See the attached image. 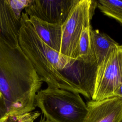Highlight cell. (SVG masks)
<instances>
[{
  "label": "cell",
  "instance_id": "obj_1",
  "mask_svg": "<svg viewBox=\"0 0 122 122\" xmlns=\"http://www.w3.org/2000/svg\"><path fill=\"white\" fill-rule=\"evenodd\" d=\"M42 81L20 47L0 39V92L9 116L33 111Z\"/></svg>",
  "mask_w": 122,
  "mask_h": 122
},
{
  "label": "cell",
  "instance_id": "obj_2",
  "mask_svg": "<svg viewBox=\"0 0 122 122\" xmlns=\"http://www.w3.org/2000/svg\"><path fill=\"white\" fill-rule=\"evenodd\" d=\"M35 106L51 122H84L88 113L80 94L58 88L40 90L35 97Z\"/></svg>",
  "mask_w": 122,
  "mask_h": 122
},
{
  "label": "cell",
  "instance_id": "obj_3",
  "mask_svg": "<svg viewBox=\"0 0 122 122\" xmlns=\"http://www.w3.org/2000/svg\"><path fill=\"white\" fill-rule=\"evenodd\" d=\"M97 7V1L77 0L62 25V41L60 53L77 59L79 40L84 25L91 21Z\"/></svg>",
  "mask_w": 122,
  "mask_h": 122
},
{
  "label": "cell",
  "instance_id": "obj_4",
  "mask_svg": "<svg viewBox=\"0 0 122 122\" xmlns=\"http://www.w3.org/2000/svg\"><path fill=\"white\" fill-rule=\"evenodd\" d=\"M122 84V45L114 48L97 66L92 101L114 97Z\"/></svg>",
  "mask_w": 122,
  "mask_h": 122
},
{
  "label": "cell",
  "instance_id": "obj_5",
  "mask_svg": "<svg viewBox=\"0 0 122 122\" xmlns=\"http://www.w3.org/2000/svg\"><path fill=\"white\" fill-rule=\"evenodd\" d=\"M77 0H31L24 9L29 16L62 26Z\"/></svg>",
  "mask_w": 122,
  "mask_h": 122
},
{
  "label": "cell",
  "instance_id": "obj_6",
  "mask_svg": "<svg viewBox=\"0 0 122 122\" xmlns=\"http://www.w3.org/2000/svg\"><path fill=\"white\" fill-rule=\"evenodd\" d=\"M88 113L84 122H120L122 120V98L114 97L86 103Z\"/></svg>",
  "mask_w": 122,
  "mask_h": 122
},
{
  "label": "cell",
  "instance_id": "obj_7",
  "mask_svg": "<svg viewBox=\"0 0 122 122\" xmlns=\"http://www.w3.org/2000/svg\"><path fill=\"white\" fill-rule=\"evenodd\" d=\"M20 26V20L16 16L8 0H0V39L12 47L19 46Z\"/></svg>",
  "mask_w": 122,
  "mask_h": 122
},
{
  "label": "cell",
  "instance_id": "obj_8",
  "mask_svg": "<svg viewBox=\"0 0 122 122\" xmlns=\"http://www.w3.org/2000/svg\"><path fill=\"white\" fill-rule=\"evenodd\" d=\"M40 39L53 50L60 51L62 41V26L49 23L33 17H29Z\"/></svg>",
  "mask_w": 122,
  "mask_h": 122
},
{
  "label": "cell",
  "instance_id": "obj_9",
  "mask_svg": "<svg viewBox=\"0 0 122 122\" xmlns=\"http://www.w3.org/2000/svg\"><path fill=\"white\" fill-rule=\"evenodd\" d=\"M92 55L98 66L109 53L119 44L107 34L98 30H91Z\"/></svg>",
  "mask_w": 122,
  "mask_h": 122
},
{
  "label": "cell",
  "instance_id": "obj_10",
  "mask_svg": "<svg viewBox=\"0 0 122 122\" xmlns=\"http://www.w3.org/2000/svg\"><path fill=\"white\" fill-rule=\"evenodd\" d=\"M92 29L91 21L87 22L83 27L79 41L77 52L78 58H82L95 60L92 55V49L91 36Z\"/></svg>",
  "mask_w": 122,
  "mask_h": 122
},
{
  "label": "cell",
  "instance_id": "obj_11",
  "mask_svg": "<svg viewBox=\"0 0 122 122\" xmlns=\"http://www.w3.org/2000/svg\"><path fill=\"white\" fill-rule=\"evenodd\" d=\"M97 7L105 15L122 24V0H99L97 1Z\"/></svg>",
  "mask_w": 122,
  "mask_h": 122
},
{
  "label": "cell",
  "instance_id": "obj_12",
  "mask_svg": "<svg viewBox=\"0 0 122 122\" xmlns=\"http://www.w3.org/2000/svg\"><path fill=\"white\" fill-rule=\"evenodd\" d=\"M40 115L38 111H32L18 116L8 115L3 122H34Z\"/></svg>",
  "mask_w": 122,
  "mask_h": 122
},
{
  "label": "cell",
  "instance_id": "obj_13",
  "mask_svg": "<svg viewBox=\"0 0 122 122\" xmlns=\"http://www.w3.org/2000/svg\"><path fill=\"white\" fill-rule=\"evenodd\" d=\"M31 0H8L12 10L17 17L20 20L23 10L28 6Z\"/></svg>",
  "mask_w": 122,
  "mask_h": 122
},
{
  "label": "cell",
  "instance_id": "obj_14",
  "mask_svg": "<svg viewBox=\"0 0 122 122\" xmlns=\"http://www.w3.org/2000/svg\"><path fill=\"white\" fill-rule=\"evenodd\" d=\"M8 117L2 97L0 99V122H3Z\"/></svg>",
  "mask_w": 122,
  "mask_h": 122
},
{
  "label": "cell",
  "instance_id": "obj_15",
  "mask_svg": "<svg viewBox=\"0 0 122 122\" xmlns=\"http://www.w3.org/2000/svg\"><path fill=\"white\" fill-rule=\"evenodd\" d=\"M114 97H118L122 98V84L120 86L115 93Z\"/></svg>",
  "mask_w": 122,
  "mask_h": 122
},
{
  "label": "cell",
  "instance_id": "obj_16",
  "mask_svg": "<svg viewBox=\"0 0 122 122\" xmlns=\"http://www.w3.org/2000/svg\"><path fill=\"white\" fill-rule=\"evenodd\" d=\"M51 122L49 121H42V122Z\"/></svg>",
  "mask_w": 122,
  "mask_h": 122
},
{
  "label": "cell",
  "instance_id": "obj_17",
  "mask_svg": "<svg viewBox=\"0 0 122 122\" xmlns=\"http://www.w3.org/2000/svg\"><path fill=\"white\" fill-rule=\"evenodd\" d=\"M2 97V95H1V93H0V98Z\"/></svg>",
  "mask_w": 122,
  "mask_h": 122
},
{
  "label": "cell",
  "instance_id": "obj_18",
  "mask_svg": "<svg viewBox=\"0 0 122 122\" xmlns=\"http://www.w3.org/2000/svg\"><path fill=\"white\" fill-rule=\"evenodd\" d=\"M122 122V120L121 121V122Z\"/></svg>",
  "mask_w": 122,
  "mask_h": 122
}]
</instances>
